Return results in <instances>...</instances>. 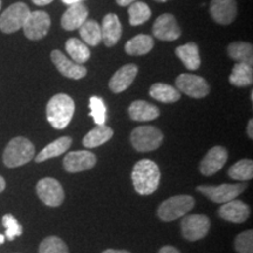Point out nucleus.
Masks as SVG:
<instances>
[{
    "label": "nucleus",
    "mask_w": 253,
    "mask_h": 253,
    "mask_svg": "<svg viewBox=\"0 0 253 253\" xmlns=\"http://www.w3.org/2000/svg\"><path fill=\"white\" fill-rule=\"evenodd\" d=\"M132 184L140 195H151L158 188L161 172L158 166L151 160H141L134 166L131 173Z\"/></svg>",
    "instance_id": "f257e3e1"
},
{
    "label": "nucleus",
    "mask_w": 253,
    "mask_h": 253,
    "mask_svg": "<svg viewBox=\"0 0 253 253\" xmlns=\"http://www.w3.org/2000/svg\"><path fill=\"white\" fill-rule=\"evenodd\" d=\"M75 104L71 96L56 94L47 103L46 115L49 125L55 129H65L74 115Z\"/></svg>",
    "instance_id": "f03ea898"
},
{
    "label": "nucleus",
    "mask_w": 253,
    "mask_h": 253,
    "mask_svg": "<svg viewBox=\"0 0 253 253\" xmlns=\"http://www.w3.org/2000/svg\"><path fill=\"white\" fill-rule=\"evenodd\" d=\"M34 153H36V149H34L33 143L26 137L19 136V137L12 138L6 145L2 160L6 167L18 168L33 160Z\"/></svg>",
    "instance_id": "7ed1b4c3"
},
{
    "label": "nucleus",
    "mask_w": 253,
    "mask_h": 253,
    "mask_svg": "<svg viewBox=\"0 0 253 253\" xmlns=\"http://www.w3.org/2000/svg\"><path fill=\"white\" fill-rule=\"evenodd\" d=\"M195 207L194 197L189 195H177L166 199L158 207L157 214L161 220L172 221L185 216Z\"/></svg>",
    "instance_id": "20e7f679"
},
{
    "label": "nucleus",
    "mask_w": 253,
    "mask_h": 253,
    "mask_svg": "<svg viewBox=\"0 0 253 253\" xmlns=\"http://www.w3.org/2000/svg\"><path fill=\"white\" fill-rule=\"evenodd\" d=\"M131 144L140 153L156 150L163 142V134L153 126H141L135 128L130 136Z\"/></svg>",
    "instance_id": "39448f33"
},
{
    "label": "nucleus",
    "mask_w": 253,
    "mask_h": 253,
    "mask_svg": "<svg viewBox=\"0 0 253 253\" xmlns=\"http://www.w3.org/2000/svg\"><path fill=\"white\" fill-rule=\"evenodd\" d=\"M31 13V9L25 2H14L0 15V31L6 34L21 30Z\"/></svg>",
    "instance_id": "423d86ee"
},
{
    "label": "nucleus",
    "mask_w": 253,
    "mask_h": 253,
    "mask_svg": "<svg viewBox=\"0 0 253 253\" xmlns=\"http://www.w3.org/2000/svg\"><path fill=\"white\" fill-rule=\"evenodd\" d=\"M246 188L248 186L245 183H239V184L201 185L198 186L197 190L214 203L224 204L232 201V199H236V197H238Z\"/></svg>",
    "instance_id": "0eeeda50"
},
{
    "label": "nucleus",
    "mask_w": 253,
    "mask_h": 253,
    "mask_svg": "<svg viewBox=\"0 0 253 253\" xmlns=\"http://www.w3.org/2000/svg\"><path fill=\"white\" fill-rule=\"evenodd\" d=\"M176 87L179 93L194 99H202L210 93V86L205 79L195 74H183L176 79Z\"/></svg>",
    "instance_id": "6e6552de"
},
{
    "label": "nucleus",
    "mask_w": 253,
    "mask_h": 253,
    "mask_svg": "<svg viewBox=\"0 0 253 253\" xmlns=\"http://www.w3.org/2000/svg\"><path fill=\"white\" fill-rule=\"evenodd\" d=\"M50 18L48 13L43 11L31 12L25 21L23 30L27 39L37 41L43 39L49 32Z\"/></svg>",
    "instance_id": "1a4fd4ad"
},
{
    "label": "nucleus",
    "mask_w": 253,
    "mask_h": 253,
    "mask_svg": "<svg viewBox=\"0 0 253 253\" xmlns=\"http://www.w3.org/2000/svg\"><path fill=\"white\" fill-rule=\"evenodd\" d=\"M182 235L190 242L204 238L210 230V219L204 214H190L183 218Z\"/></svg>",
    "instance_id": "9d476101"
},
{
    "label": "nucleus",
    "mask_w": 253,
    "mask_h": 253,
    "mask_svg": "<svg viewBox=\"0 0 253 253\" xmlns=\"http://www.w3.org/2000/svg\"><path fill=\"white\" fill-rule=\"evenodd\" d=\"M37 194L43 204L48 207H59L65 199V192L60 183L54 178H42L37 184Z\"/></svg>",
    "instance_id": "9b49d317"
},
{
    "label": "nucleus",
    "mask_w": 253,
    "mask_h": 253,
    "mask_svg": "<svg viewBox=\"0 0 253 253\" xmlns=\"http://www.w3.org/2000/svg\"><path fill=\"white\" fill-rule=\"evenodd\" d=\"M153 34L162 41H175L181 37L182 31L172 14L164 13L155 20Z\"/></svg>",
    "instance_id": "f8f14e48"
},
{
    "label": "nucleus",
    "mask_w": 253,
    "mask_h": 253,
    "mask_svg": "<svg viewBox=\"0 0 253 253\" xmlns=\"http://www.w3.org/2000/svg\"><path fill=\"white\" fill-rule=\"evenodd\" d=\"M50 59L58 71L61 73L63 77L73 79V80H80L87 75V69L84 66L79 65L73 60L68 59L62 52L55 49L50 53Z\"/></svg>",
    "instance_id": "ddd939ff"
},
{
    "label": "nucleus",
    "mask_w": 253,
    "mask_h": 253,
    "mask_svg": "<svg viewBox=\"0 0 253 253\" xmlns=\"http://www.w3.org/2000/svg\"><path fill=\"white\" fill-rule=\"evenodd\" d=\"M96 164V156L89 150L71 151L63 158V167L68 172H80L89 170Z\"/></svg>",
    "instance_id": "4468645a"
},
{
    "label": "nucleus",
    "mask_w": 253,
    "mask_h": 253,
    "mask_svg": "<svg viewBox=\"0 0 253 253\" xmlns=\"http://www.w3.org/2000/svg\"><path fill=\"white\" fill-rule=\"evenodd\" d=\"M227 157V150L224 147H213L208 151L201 164H199V171L204 176H211L219 171L225 166Z\"/></svg>",
    "instance_id": "2eb2a0df"
},
{
    "label": "nucleus",
    "mask_w": 253,
    "mask_h": 253,
    "mask_svg": "<svg viewBox=\"0 0 253 253\" xmlns=\"http://www.w3.org/2000/svg\"><path fill=\"white\" fill-rule=\"evenodd\" d=\"M237 1L236 0H212L210 5L211 18L220 25H230L236 20Z\"/></svg>",
    "instance_id": "dca6fc26"
},
{
    "label": "nucleus",
    "mask_w": 253,
    "mask_h": 253,
    "mask_svg": "<svg viewBox=\"0 0 253 253\" xmlns=\"http://www.w3.org/2000/svg\"><path fill=\"white\" fill-rule=\"evenodd\" d=\"M138 73L137 66L134 63H129V65L123 66L115 72L112 79L109 81V88L113 93L119 94L128 89L130 84L134 82L136 75Z\"/></svg>",
    "instance_id": "f3484780"
},
{
    "label": "nucleus",
    "mask_w": 253,
    "mask_h": 253,
    "mask_svg": "<svg viewBox=\"0 0 253 253\" xmlns=\"http://www.w3.org/2000/svg\"><path fill=\"white\" fill-rule=\"evenodd\" d=\"M218 214L220 218L231 221V223H244L250 216V208L243 201L232 199L227 203H224L223 207H220L218 210Z\"/></svg>",
    "instance_id": "a211bd4d"
},
{
    "label": "nucleus",
    "mask_w": 253,
    "mask_h": 253,
    "mask_svg": "<svg viewBox=\"0 0 253 253\" xmlns=\"http://www.w3.org/2000/svg\"><path fill=\"white\" fill-rule=\"evenodd\" d=\"M88 20V8L82 2L69 5V8L61 18V26L66 31H74L80 28L84 21Z\"/></svg>",
    "instance_id": "6ab92c4d"
},
{
    "label": "nucleus",
    "mask_w": 253,
    "mask_h": 253,
    "mask_svg": "<svg viewBox=\"0 0 253 253\" xmlns=\"http://www.w3.org/2000/svg\"><path fill=\"white\" fill-rule=\"evenodd\" d=\"M101 34H102V41L106 46L113 47L118 43L122 36V26L118 15L113 13L104 15L102 26H101Z\"/></svg>",
    "instance_id": "aec40b11"
},
{
    "label": "nucleus",
    "mask_w": 253,
    "mask_h": 253,
    "mask_svg": "<svg viewBox=\"0 0 253 253\" xmlns=\"http://www.w3.org/2000/svg\"><path fill=\"white\" fill-rule=\"evenodd\" d=\"M129 116L132 121L137 122H145L153 121L160 116V109L155 104H151L147 101L137 100L134 101L128 109Z\"/></svg>",
    "instance_id": "412c9836"
},
{
    "label": "nucleus",
    "mask_w": 253,
    "mask_h": 253,
    "mask_svg": "<svg viewBox=\"0 0 253 253\" xmlns=\"http://www.w3.org/2000/svg\"><path fill=\"white\" fill-rule=\"evenodd\" d=\"M176 55L189 71H196L201 67V56L197 43L189 42L176 48Z\"/></svg>",
    "instance_id": "4be33fe9"
},
{
    "label": "nucleus",
    "mask_w": 253,
    "mask_h": 253,
    "mask_svg": "<svg viewBox=\"0 0 253 253\" xmlns=\"http://www.w3.org/2000/svg\"><path fill=\"white\" fill-rule=\"evenodd\" d=\"M71 145H72L71 137H68V136L60 137L54 142H52V143L46 145V147L37 155L36 162L40 163V162H43V161L49 160V158L58 157L63 153H66V151L71 148Z\"/></svg>",
    "instance_id": "5701e85b"
},
{
    "label": "nucleus",
    "mask_w": 253,
    "mask_h": 253,
    "mask_svg": "<svg viewBox=\"0 0 253 253\" xmlns=\"http://www.w3.org/2000/svg\"><path fill=\"white\" fill-rule=\"evenodd\" d=\"M113 135L114 131L110 126L106 125L96 126L84 136V140H82V144L88 149H93V148L100 147V145L108 142L113 137Z\"/></svg>",
    "instance_id": "b1692460"
},
{
    "label": "nucleus",
    "mask_w": 253,
    "mask_h": 253,
    "mask_svg": "<svg viewBox=\"0 0 253 253\" xmlns=\"http://www.w3.org/2000/svg\"><path fill=\"white\" fill-rule=\"evenodd\" d=\"M149 94L153 99L163 103H173L181 99V93L177 88L162 82L154 84L150 87Z\"/></svg>",
    "instance_id": "393cba45"
},
{
    "label": "nucleus",
    "mask_w": 253,
    "mask_h": 253,
    "mask_svg": "<svg viewBox=\"0 0 253 253\" xmlns=\"http://www.w3.org/2000/svg\"><path fill=\"white\" fill-rule=\"evenodd\" d=\"M153 37L147 36V34H138L126 43L125 50L129 55H145L153 49Z\"/></svg>",
    "instance_id": "a878e982"
},
{
    "label": "nucleus",
    "mask_w": 253,
    "mask_h": 253,
    "mask_svg": "<svg viewBox=\"0 0 253 253\" xmlns=\"http://www.w3.org/2000/svg\"><path fill=\"white\" fill-rule=\"evenodd\" d=\"M230 84L236 87L251 86L253 82V69L251 65L248 63H239L233 66L232 72L229 77Z\"/></svg>",
    "instance_id": "bb28decb"
},
{
    "label": "nucleus",
    "mask_w": 253,
    "mask_h": 253,
    "mask_svg": "<svg viewBox=\"0 0 253 253\" xmlns=\"http://www.w3.org/2000/svg\"><path fill=\"white\" fill-rule=\"evenodd\" d=\"M227 54L232 60L239 63H253V47L251 43L236 41L227 46Z\"/></svg>",
    "instance_id": "cd10ccee"
},
{
    "label": "nucleus",
    "mask_w": 253,
    "mask_h": 253,
    "mask_svg": "<svg viewBox=\"0 0 253 253\" xmlns=\"http://www.w3.org/2000/svg\"><path fill=\"white\" fill-rule=\"evenodd\" d=\"M66 50L72 60L79 65H84L90 59V50L86 43L82 42L77 38H71L66 42Z\"/></svg>",
    "instance_id": "c85d7f7f"
},
{
    "label": "nucleus",
    "mask_w": 253,
    "mask_h": 253,
    "mask_svg": "<svg viewBox=\"0 0 253 253\" xmlns=\"http://www.w3.org/2000/svg\"><path fill=\"white\" fill-rule=\"evenodd\" d=\"M79 30H80V37L86 45L97 46L102 41L101 26L95 20H86Z\"/></svg>",
    "instance_id": "c756f323"
},
{
    "label": "nucleus",
    "mask_w": 253,
    "mask_h": 253,
    "mask_svg": "<svg viewBox=\"0 0 253 253\" xmlns=\"http://www.w3.org/2000/svg\"><path fill=\"white\" fill-rule=\"evenodd\" d=\"M129 23L131 26H140L148 21L151 17V9L145 2L135 1L129 5Z\"/></svg>",
    "instance_id": "7c9ffc66"
},
{
    "label": "nucleus",
    "mask_w": 253,
    "mask_h": 253,
    "mask_svg": "<svg viewBox=\"0 0 253 253\" xmlns=\"http://www.w3.org/2000/svg\"><path fill=\"white\" fill-rule=\"evenodd\" d=\"M229 176L236 181H250L253 177V162L252 160H240L233 164L229 169Z\"/></svg>",
    "instance_id": "2f4dec72"
},
{
    "label": "nucleus",
    "mask_w": 253,
    "mask_h": 253,
    "mask_svg": "<svg viewBox=\"0 0 253 253\" xmlns=\"http://www.w3.org/2000/svg\"><path fill=\"white\" fill-rule=\"evenodd\" d=\"M39 253H69L67 245L61 238L55 236L47 237L41 242Z\"/></svg>",
    "instance_id": "473e14b6"
},
{
    "label": "nucleus",
    "mask_w": 253,
    "mask_h": 253,
    "mask_svg": "<svg viewBox=\"0 0 253 253\" xmlns=\"http://www.w3.org/2000/svg\"><path fill=\"white\" fill-rule=\"evenodd\" d=\"M90 116L94 119L96 126L104 125L107 119V107L104 101L99 96H91L89 101Z\"/></svg>",
    "instance_id": "72a5a7b5"
},
{
    "label": "nucleus",
    "mask_w": 253,
    "mask_h": 253,
    "mask_svg": "<svg viewBox=\"0 0 253 253\" xmlns=\"http://www.w3.org/2000/svg\"><path fill=\"white\" fill-rule=\"evenodd\" d=\"M235 248L238 253H253V231L248 230L236 237Z\"/></svg>",
    "instance_id": "f704fd0d"
},
{
    "label": "nucleus",
    "mask_w": 253,
    "mask_h": 253,
    "mask_svg": "<svg viewBox=\"0 0 253 253\" xmlns=\"http://www.w3.org/2000/svg\"><path fill=\"white\" fill-rule=\"evenodd\" d=\"M2 225L5 226V237L8 240H13L15 237L21 236L23 233V227L12 214H5L2 217Z\"/></svg>",
    "instance_id": "c9c22d12"
},
{
    "label": "nucleus",
    "mask_w": 253,
    "mask_h": 253,
    "mask_svg": "<svg viewBox=\"0 0 253 253\" xmlns=\"http://www.w3.org/2000/svg\"><path fill=\"white\" fill-rule=\"evenodd\" d=\"M158 253H181V252H179L176 248H173V246L168 245V246H163V248L158 251Z\"/></svg>",
    "instance_id": "e433bc0d"
},
{
    "label": "nucleus",
    "mask_w": 253,
    "mask_h": 253,
    "mask_svg": "<svg viewBox=\"0 0 253 253\" xmlns=\"http://www.w3.org/2000/svg\"><path fill=\"white\" fill-rule=\"evenodd\" d=\"M135 1H136V0H116L118 5L122 6V7H126V6L131 5L132 2H135Z\"/></svg>",
    "instance_id": "4c0bfd02"
},
{
    "label": "nucleus",
    "mask_w": 253,
    "mask_h": 253,
    "mask_svg": "<svg viewBox=\"0 0 253 253\" xmlns=\"http://www.w3.org/2000/svg\"><path fill=\"white\" fill-rule=\"evenodd\" d=\"M37 6H46L49 5L53 0H32Z\"/></svg>",
    "instance_id": "58836bf2"
},
{
    "label": "nucleus",
    "mask_w": 253,
    "mask_h": 253,
    "mask_svg": "<svg viewBox=\"0 0 253 253\" xmlns=\"http://www.w3.org/2000/svg\"><path fill=\"white\" fill-rule=\"evenodd\" d=\"M248 135L250 138H253V121L250 120L249 125H248Z\"/></svg>",
    "instance_id": "ea45409f"
},
{
    "label": "nucleus",
    "mask_w": 253,
    "mask_h": 253,
    "mask_svg": "<svg viewBox=\"0 0 253 253\" xmlns=\"http://www.w3.org/2000/svg\"><path fill=\"white\" fill-rule=\"evenodd\" d=\"M102 253H130V252L125 251V250H112V249H109V250H106V251H103Z\"/></svg>",
    "instance_id": "a19ab883"
},
{
    "label": "nucleus",
    "mask_w": 253,
    "mask_h": 253,
    "mask_svg": "<svg viewBox=\"0 0 253 253\" xmlns=\"http://www.w3.org/2000/svg\"><path fill=\"white\" fill-rule=\"evenodd\" d=\"M82 0H62L63 4L66 5H73V4H78V2H81Z\"/></svg>",
    "instance_id": "79ce46f5"
},
{
    "label": "nucleus",
    "mask_w": 253,
    "mask_h": 253,
    "mask_svg": "<svg viewBox=\"0 0 253 253\" xmlns=\"http://www.w3.org/2000/svg\"><path fill=\"white\" fill-rule=\"evenodd\" d=\"M5 188H6V182H5V179L2 178L1 176H0V192L4 191Z\"/></svg>",
    "instance_id": "37998d69"
},
{
    "label": "nucleus",
    "mask_w": 253,
    "mask_h": 253,
    "mask_svg": "<svg viewBox=\"0 0 253 253\" xmlns=\"http://www.w3.org/2000/svg\"><path fill=\"white\" fill-rule=\"evenodd\" d=\"M4 242H5V236L0 233V245H1Z\"/></svg>",
    "instance_id": "c03bdc74"
},
{
    "label": "nucleus",
    "mask_w": 253,
    "mask_h": 253,
    "mask_svg": "<svg viewBox=\"0 0 253 253\" xmlns=\"http://www.w3.org/2000/svg\"><path fill=\"white\" fill-rule=\"evenodd\" d=\"M155 1H157V2H166V1H169V0H155Z\"/></svg>",
    "instance_id": "a18cd8bd"
},
{
    "label": "nucleus",
    "mask_w": 253,
    "mask_h": 253,
    "mask_svg": "<svg viewBox=\"0 0 253 253\" xmlns=\"http://www.w3.org/2000/svg\"><path fill=\"white\" fill-rule=\"evenodd\" d=\"M0 9H1V0H0Z\"/></svg>",
    "instance_id": "49530a36"
}]
</instances>
